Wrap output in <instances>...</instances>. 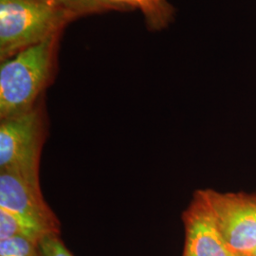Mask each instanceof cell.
<instances>
[{"mask_svg":"<svg viewBox=\"0 0 256 256\" xmlns=\"http://www.w3.org/2000/svg\"><path fill=\"white\" fill-rule=\"evenodd\" d=\"M0 208L36 223L50 234H60V222L45 202L41 186L18 174L0 171Z\"/></svg>","mask_w":256,"mask_h":256,"instance_id":"obj_5","label":"cell"},{"mask_svg":"<svg viewBox=\"0 0 256 256\" xmlns=\"http://www.w3.org/2000/svg\"><path fill=\"white\" fill-rule=\"evenodd\" d=\"M41 256H74L64 246L59 234L48 236L39 243Z\"/></svg>","mask_w":256,"mask_h":256,"instance_id":"obj_11","label":"cell"},{"mask_svg":"<svg viewBox=\"0 0 256 256\" xmlns=\"http://www.w3.org/2000/svg\"><path fill=\"white\" fill-rule=\"evenodd\" d=\"M76 16L55 0H0L1 62L57 36Z\"/></svg>","mask_w":256,"mask_h":256,"instance_id":"obj_2","label":"cell"},{"mask_svg":"<svg viewBox=\"0 0 256 256\" xmlns=\"http://www.w3.org/2000/svg\"><path fill=\"white\" fill-rule=\"evenodd\" d=\"M0 256H41L39 244L27 238H6L0 240Z\"/></svg>","mask_w":256,"mask_h":256,"instance_id":"obj_9","label":"cell"},{"mask_svg":"<svg viewBox=\"0 0 256 256\" xmlns=\"http://www.w3.org/2000/svg\"><path fill=\"white\" fill-rule=\"evenodd\" d=\"M57 36L48 37L1 62L0 118L6 119L36 106L54 68Z\"/></svg>","mask_w":256,"mask_h":256,"instance_id":"obj_1","label":"cell"},{"mask_svg":"<svg viewBox=\"0 0 256 256\" xmlns=\"http://www.w3.org/2000/svg\"><path fill=\"white\" fill-rule=\"evenodd\" d=\"M46 134L45 116L37 106L1 120L0 171L14 173L40 185V160Z\"/></svg>","mask_w":256,"mask_h":256,"instance_id":"obj_3","label":"cell"},{"mask_svg":"<svg viewBox=\"0 0 256 256\" xmlns=\"http://www.w3.org/2000/svg\"><path fill=\"white\" fill-rule=\"evenodd\" d=\"M230 248L248 256L256 248V198L240 194L200 191Z\"/></svg>","mask_w":256,"mask_h":256,"instance_id":"obj_4","label":"cell"},{"mask_svg":"<svg viewBox=\"0 0 256 256\" xmlns=\"http://www.w3.org/2000/svg\"><path fill=\"white\" fill-rule=\"evenodd\" d=\"M55 1L61 3L66 8L70 10L77 16L99 12L106 7H110L111 5L106 0H55Z\"/></svg>","mask_w":256,"mask_h":256,"instance_id":"obj_10","label":"cell"},{"mask_svg":"<svg viewBox=\"0 0 256 256\" xmlns=\"http://www.w3.org/2000/svg\"><path fill=\"white\" fill-rule=\"evenodd\" d=\"M110 4H111V3H110Z\"/></svg>","mask_w":256,"mask_h":256,"instance_id":"obj_13","label":"cell"},{"mask_svg":"<svg viewBox=\"0 0 256 256\" xmlns=\"http://www.w3.org/2000/svg\"><path fill=\"white\" fill-rule=\"evenodd\" d=\"M110 3L126 4L142 10L151 26L160 28L166 26L173 16L172 7L166 0H106Z\"/></svg>","mask_w":256,"mask_h":256,"instance_id":"obj_8","label":"cell"},{"mask_svg":"<svg viewBox=\"0 0 256 256\" xmlns=\"http://www.w3.org/2000/svg\"><path fill=\"white\" fill-rule=\"evenodd\" d=\"M185 248L183 256H238L226 243L218 222L200 191L183 214Z\"/></svg>","mask_w":256,"mask_h":256,"instance_id":"obj_6","label":"cell"},{"mask_svg":"<svg viewBox=\"0 0 256 256\" xmlns=\"http://www.w3.org/2000/svg\"><path fill=\"white\" fill-rule=\"evenodd\" d=\"M256 256V248L250 254V256Z\"/></svg>","mask_w":256,"mask_h":256,"instance_id":"obj_12","label":"cell"},{"mask_svg":"<svg viewBox=\"0 0 256 256\" xmlns=\"http://www.w3.org/2000/svg\"><path fill=\"white\" fill-rule=\"evenodd\" d=\"M52 236L36 223L0 208V240L6 238H27L36 243H40L43 238Z\"/></svg>","mask_w":256,"mask_h":256,"instance_id":"obj_7","label":"cell"}]
</instances>
